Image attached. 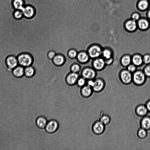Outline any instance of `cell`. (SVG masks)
Here are the masks:
<instances>
[{"label":"cell","instance_id":"cell-1","mask_svg":"<svg viewBox=\"0 0 150 150\" xmlns=\"http://www.w3.org/2000/svg\"><path fill=\"white\" fill-rule=\"evenodd\" d=\"M103 47L99 44L95 42L91 45L87 52L92 59L101 57Z\"/></svg>","mask_w":150,"mask_h":150},{"label":"cell","instance_id":"cell-2","mask_svg":"<svg viewBox=\"0 0 150 150\" xmlns=\"http://www.w3.org/2000/svg\"><path fill=\"white\" fill-rule=\"evenodd\" d=\"M146 78L142 70L137 69L132 73V82L136 86H142L145 83Z\"/></svg>","mask_w":150,"mask_h":150},{"label":"cell","instance_id":"cell-3","mask_svg":"<svg viewBox=\"0 0 150 150\" xmlns=\"http://www.w3.org/2000/svg\"><path fill=\"white\" fill-rule=\"evenodd\" d=\"M18 64L24 67L31 66L33 62V59L29 53L24 52L20 54L17 57Z\"/></svg>","mask_w":150,"mask_h":150},{"label":"cell","instance_id":"cell-4","mask_svg":"<svg viewBox=\"0 0 150 150\" xmlns=\"http://www.w3.org/2000/svg\"><path fill=\"white\" fill-rule=\"evenodd\" d=\"M119 76L120 81L124 84H129L132 81V74L126 68L122 69L120 71Z\"/></svg>","mask_w":150,"mask_h":150},{"label":"cell","instance_id":"cell-5","mask_svg":"<svg viewBox=\"0 0 150 150\" xmlns=\"http://www.w3.org/2000/svg\"><path fill=\"white\" fill-rule=\"evenodd\" d=\"M81 75L86 80L94 79L97 77V71L92 67H87L83 69Z\"/></svg>","mask_w":150,"mask_h":150},{"label":"cell","instance_id":"cell-6","mask_svg":"<svg viewBox=\"0 0 150 150\" xmlns=\"http://www.w3.org/2000/svg\"><path fill=\"white\" fill-rule=\"evenodd\" d=\"M91 65L97 71L103 70L106 66L104 59L101 57L92 59Z\"/></svg>","mask_w":150,"mask_h":150},{"label":"cell","instance_id":"cell-7","mask_svg":"<svg viewBox=\"0 0 150 150\" xmlns=\"http://www.w3.org/2000/svg\"><path fill=\"white\" fill-rule=\"evenodd\" d=\"M59 127V123L57 120L52 119L47 122L45 129L47 133L52 134L57 130Z\"/></svg>","mask_w":150,"mask_h":150},{"label":"cell","instance_id":"cell-8","mask_svg":"<svg viewBox=\"0 0 150 150\" xmlns=\"http://www.w3.org/2000/svg\"><path fill=\"white\" fill-rule=\"evenodd\" d=\"M105 126L99 120L96 121L93 124L92 131L96 134H101L104 132L105 129Z\"/></svg>","mask_w":150,"mask_h":150},{"label":"cell","instance_id":"cell-9","mask_svg":"<svg viewBox=\"0 0 150 150\" xmlns=\"http://www.w3.org/2000/svg\"><path fill=\"white\" fill-rule=\"evenodd\" d=\"M105 82L104 80L101 78H96L94 79V84L92 89L95 92H99L104 89Z\"/></svg>","mask_w":150,"mask_h":150},{"label":"cell","instance_id":"cell-10","mask_svg":"<svg viewBox=\"0 0 150 150\" xmlns=\"http://www.w3.org/2000/svg\"><path fill=\"white\" fill-rule=\"evenodd\" d=\"M81 77L79 73L71 72L67 76L66 81L67 83L70 86H73L76 84L79 78Z\"/></svg>","mask_w":150,"mask_h":150},{"label":"cell","instance_id":"cell-11","mask_svg":"<svg viewBox=\"0 0 150 150\" xmlns=\"http://www.w3.org/2000/svg\"><path fill=\"white\" fill-rule=\"evenodd\" d=\"M6 61L8 67L12 70L19 65L17 57L14 55L8 56Z\"/></svg>","mask_w":150,"mask_h":150},{"label":"cell","instance_id":"cell-12","mask_svg":"<svg viewBox=\"0 0 150 150\" xmlns=\"http://www.w3.org/2000/svg\"><path fill=\"white\" fill-rule=\"evenodd\" d=\"M21 11L22 12L23 16L28 18H32L35 13L34 7L30 5L24 6Z\"/></svg>","mask_w":150,"mask_h":150},{"label":"cell","instance_id":"cell-13","mask_svg":"<svg viewBox=\"0 0 150 150\" xmlns=\"http://www.w3.org/2000/svg\"><path fill=\"white\" fill-rule=\"evenodd\" d=\"M135 112L137 116L142 117L147 115L149 112L145 104L137 105L135 108Z\"/></svg>","mask_w":150,"mask_h":150},{"label":"cell","instance_id":"cell-14","mask_svg":"<svg viewBox=\"0 0 150 150\" xmlns=\"http://www.w3.org/2000/svg\"><path fill=\"white\" fill-rule=\"evenodd\" d=\"M76 58L80 62L83 64L88 63L91 59L87 52L85 51L78 52Z\"/></svg>","mask_w":150,"mask_h":150},{"label":"cell","instance_id":"cell-15","mask_svg":"<svg viewBox=\"0 0 150 150\" xmlns=\"http://www.w3.org/2000/svg\"><path fill=\"white\" fill-rule=\"evenodd\" d=\"M132 63L139 67L143 64L142 55L140 53H136L131 55Z\"/></svg>","mask_w":150,"mask_h":150},{"label":"cell","instance_id":"cell-16","mask_svg":"<svg viewBox=\"0 0 150 150\" xmlns=\"http://www.w3.org/2000/svg\"><path fill=\"white\" fill-rule=\"evenodd\" d=\"M120 62L122 66L126 67L132 63L131 55L128 54L123 55L120 58Z\"/></svg>","mask_w":150,"mask_h":150},{"label":"cell","instance_id":"cell-17","mask_svg":"<svg viewBox=\"0 0 150 150\" xmlns=\"http://www.w3.org/2000/svg\"><path fill=\"white\" fill-rule=\"evenodd\" d=\"M126 30L129 32L135 31L137 28V25L136 21L133 20L128 21L125 25Z\"/></svg>","mask_w":150,"mask_h":150},{"label":"cell","instance_id":"cell-18","mask_svg":"<svg viewBox=\"0 0 150 150\" xmlns=\"http://www.w3.org/2000/svg\"><path fill=\"white\" fill-rule=\"evenodd\" d=\"M80 91L81 96L86 98L90 96L93 91L92 88L86 84L81 88Z\"/></svg>","mask_w":150,"mask_h":150},{"label":"cell","instance_id":"cell-19","mask_svg":"<svg viewBox=\"0 0 150 150\" xmlns=\"http://www.w3.org/2000/svg\"><path fill=\"white\" fill-rule=\"evenodd\" d=\"M101 57L105 60L114 57L113 51L110 47H106L103 48Z\"/></svg>","mask_w":150,"mask_h":150},{"label":"cell","instance_id":"cell-20","mask_svg":"<svg viewBox=\"0 0 150 150\" xmlns=\"http://www.w3.org/2000/svg\"><path fill=\"white\" fill-rule=\"evenodd\" d=\"M140 125V127L147 131L150 129V116L147 115L142 117Z\"/></svg>","mask_w":150,"mask_h":150},{"label":"cell","instance_id":"cell-21","mask_svg":"<svg viewBox=\"0 0 150 150\" xmlns=\"http://www.w3.org/2000/svg\"><path fill=\"white\" fill-rule=\"evenodd\" d=\"M48 121L47 119L44 116H40L37 118L35 123L37 127L40 129H45Z\"/></svg>","mask_w":150,"mask_h":150},{"label":"cell","instance_id":"cell-22","mask_svg":"<svg viewBox=\"0 0 150 150\" xmlns=\"http://www.w3.org/2000/svg\"><path fill=\"white\" fill-rule=\"evenodd\" d=\"M24 67L19 65L13 69V74L18 78L23 76L24 75Z\"/></svg>","mask_w":150,"mask_h":150},{"label":"cell","instance_id":"cell-23","mask_svg":"<svg viewBox=\"0 0 150 150\" xmlns=\"http://www.w3.org/2000/svg\"><path fill=\"white\" fill-rule=\"evenodd\" d=\"M53 63L56 65L60 66L63 65L65 62V59L62 55L57 54L52 59Z\"/></svg>","mask_w":150,"mask_h":150},{"label":"cell","instance_id":"cell-24","mask_svg":"<svg viewBox=\"0 0 150 150\" xmlns=\"http://www.w3.org/2000/svg\"><path fill=\"white\" fill-rule=\"evenodd\" d=\"M137 27L141 30L144 31L147 30L149 27L148 21L145 19H140L137 23Z\"/></svg>","mask_w":150,"mask_h":150},{"label":"cell","instance_id":"cell-25","mask_svg":"<svg viewBox=\"0 0 150 150\" xmlns=\"http://www.w3.org/2000/svg\"><path fill=\"white\" fill-rule=\"evenodd\" d=\"M12 4L16 10L21 11L24 6V2L23 0H13Z\"/></svg>","mask_w":150,"mask_h":150},{"label":"cell","instance_id":"cell-26","mask_svg":"<svg viewBox=\"0 0 150 150\" xmlns=\"http://www.w3.org/2000/svg\"><path fill=\"white\" fill-rule=\"evenodd\" d=\"M35 73V69L31 66L25 67L24 75L26 77L29 78L32 77L34 75Z\"/></svg>","mask_w":150,"mask_h":150},{"label":"cell","instance_id":"cell-27","mask_svg":"<svg viewBox=\"0 0 150 150\" xmlns=\"http://www.w3.org/2000/svg\"><path fill=\"white\" fill-rule=\"evenodd\" d=\"M138 138L141 139H144L146 138L147 135V131L141 127L139 128L137 133Z\"/></svg>","mask_w":150,"mask_h":150},{"label":"cell","instance_id":"cell-28","mask_svg":"<svg viewBox=\"0 0 150 150\" xmlns=\"http://www.w3.org/2000/svg\"><path fill=\"white\" fill-rule=\"evenodd\" d=\"M99 120L105 126L108 125L111 121L110 116L106 114L102 115L100 117Z\"/></svg>","mask_w":150,"mask_h":150},{"label":"cell","instance_id":"cell-29","mask_svg":"<svg viewBox=\"0 0 150 150\" xmlns=\"http://www.w3.org/2000/svg\"><path fill=\"white\" fill-rule=\"evenodd\" d=\"M149 6V3L147 0H142L139 3L138 7L142 10L146 9Z\"/></svg>","mask_w":150,"mask_h":150},{"label":"cell","instance_id":"cell-30","mask_svg":"<svg viewBox=\"0 0 150 150\" xmlns=\"http://www.w3.org/2000/svg\"><path fill=\"white\" fill-rule=\"evenodd\" d=\"M71 72L74 73H79L80 71H82L83 70L79 64L75 63L73 64L71 66Z\"/></svg>","mask_w":150,"mask_h":150},{"label":"cell","instance_id":"cell-31","mask_svg":"<svg viewBox=\"0 0 150 150\" xmlns=\"http://www.w3.org/2000/svg\"><path fill=\"white\" fill-rule=\"evenodd\" d=\"M78 52L75 49H71L70 50L68 53L69 57L72 59L76 58Z\"/></svg>","mask_w":150,"mask_h":150},{"label":"cell","instance_id":"cell-32","mask_svg":"<svg viewBox=\"0 0 150 150\" xmlns=\"http://www.w3.org/2000/svg\"><path fill=\"white\" fill-rule=\"evenodd\" d=\"M86 80L82 76L80 77L76 82L78 86L80 87H82L86 84Z\"/></svg>","mask_w":150,"mask_h":150},{"label":"cell","instance_id":"cell-33","mask_svg":"<svg viewBox=\"0 0 150 150\" xmlns=\"http://www.w3.org/2000/svg\"><path fill=\"white\" fill-rule=\"evenodd\" d=\"M143 64L146 65L150 64V54H145L142 55Z\"/></svg>","mask_w":150,"mask_h":150},{"label":"cell","instance_id":"cell-34","mask_svg":"<svg viewBox=\"0 0 150 150\" xmlns=\"http://www.w3.org/2000/svg\"><path fill=\"white\" fill-rule=\"evenodd\" d=\"M142 70L147 77H150V64L146 65Z\"/></svg>","mask_w":150,"mask_h":150},{"label":"cell","instance_id":"cell-35","mask_svg":"<svg viewBox=\"0 0 150 150\" xmlns=\"http://www.w3.org/2000/svg\"><path fill=\"white\" fill-rule=\"evenodd\" d=\"M137 67L135 65L131 63L126 68L127 70L132 74L137 70Z\"/></svg>","mask_w":150,"mask_h":150},{"label":"cell","instance_id":"cell-36","mask_svg":"<svg viewBox=\"0 0 150 150\" xmlns=\"http://www.w3.org/2000/svg\"><path fill=\"white\" fill-rule=\"evenodd\" d=\"M13 16L17 19L21 18L23 16L22 12L20 10H15L13 13Z\"/></svg>","mask_w":150,"mask_h":150},{"label":"cell","instance_id":"cell-37","mask_svg":"<svg viewBox=\"0 0 150 150\" xmlns=\"http://www.w3.org/2000/svg\"><path fill=\"white\" fill-rule=\"evenodd\" d=\"M56 54L54 51H51L48 52L47 56L49 59L52 60Z\"/></svg>","mask_w":150,"mask_h":150},{"label":"cell","instance_id":"cell-38","mask_svg":"<svg viewBox=\"0 0 150 150\" xmlns=\"http://www.w3.org/2000/svg\"><path fill=\"white\" fill-rule=\"evenodd\" d=\"M105 61L106 66L110 65L113 63L114 61V57L105 60Z\"/></svg>","mask_w":150,"mask_h":150},{"label":"cell","instance_id":"cell-39","mask_svg":"<svg viewBox=\"0 0 150 150\" xmlns=\"http://www.w3.org/2000/svg\"><path fill=\"white\" fill-rule=\"evenodd\" d=\"M86 84L92 88L94 84V79L87 80Z\"/></svg>","mask_w":150,"mask_h":150},{"label":"cell","instance_id":"cell-40","mask_svg":"<svg viewBox=\"0 0 150 150\" xmlns=\"http://www.w3.org/2000/svg\"><path fill=\"white\" fill-rule=\"evenodd\" d=\"M139 16L137 13H134L133 14L132 16V20L135 21H137L139 19Z\"/></svg>","mask_w":150,"mask_h":150},{"label":"cell","instance_id":"cell-41","mask_svg":"<svg viewBox=\"0 0 150 150\" xmlns=\"http://www.w3.org/2000/svg\"><path fill=\"white\" fill-rule=\"evenodd\" d=\"M145 105L149 112L150 113V99L148 100L146 102Z\"/></svg>","mask_w":150,"mask_h":150},{"label":"cell","instance_id":"cell-42","mask_svg":"<svg viewBox=\"0 0 150 150\" xmlns=\"http://www.w3.org/2000/svg\"><path fill=\"white\" fill-rule=\"evenodd\" d=\"M148 15L149 18L150 19V10L148 12Z\"/></svg>","mask_w":150,"mask_h":150}]
</instances>
